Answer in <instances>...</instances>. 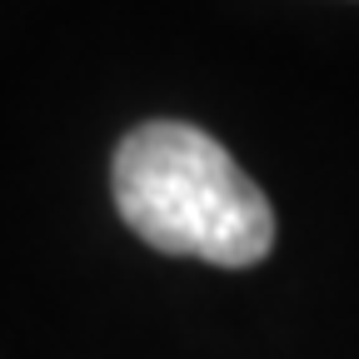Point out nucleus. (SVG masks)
<instances>
[{
	"label": "nucleus",
	"mask_w": 359,
	"mask_h": 359,
	"mask_svg": "<svg viewBox=\"0 0 359 359\" xmlns=\"http://www.w3.org/2000/svg\"><path fill=\"white\" fill-rule=\"evenodd\" d=\"M115 210L160 255L250 269L275 250V210L215 135L185 120H145L115 145Z\"/></svg>",
	"instance_id": "f257e3e1"
}]
</instances>
